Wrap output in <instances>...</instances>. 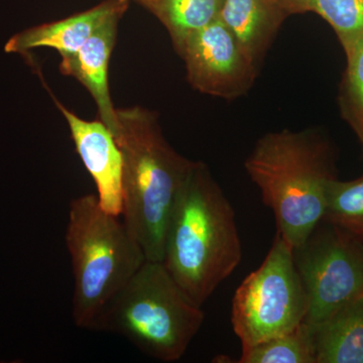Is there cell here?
I'll list each match as a JSON object with an SVG mask.
<instances>
[{"label": "cell", "mask_w": 363, "mask_h": 363, "mask_svg": "<svg viewBox=\"0 0 363 363\" xmlns=\"http://www.w3.org/2000/svg\"><path fill=\"white\" fill-rule=\"evenodd\" d=\"M241 259L233 205L206 164L193 162L169 219L162 264L202 307Z\"/></svg>", "instance_id": "obj_1"}, {"label": "cell", "mask_w": 363, "mask_h": 363, "mask_svg": "<svg viewBox=\"0 0 363 363\" xmlns=\"http://www.w3.org/2000/svg\"><path fill=\"white\" fill-rule=\"evenodd\" d=\"M114 136L123 161V221L150 262H162L167 230L193 161L162 135L145 107L116 109Z\"/></svg>", "instance_id": "obj_2"}, {"label": "cell", "mask_w": 363, "mask_h": 363, "mask_svg": "<svg viewBox=\"0 0 363 363\" xmlns=\"http://www.w3.org/2000/svg\"><path fill=\"white\" fill-rule=\"evenodd\" d=\"M334 157L331 143L317 131L281 130L260 138L245 160L277 233L293 250L323 220L327 186L336 178Z\"/></svg>", "instance_id": "obj_3"}, {"label": "cell", "mask_w": 363, "mask_h": 363, "mask_svg": "<svg viewBox=\"0 0 363 363\" xmlns=\"http://www.w3.org/2000/svg\"><path fill=\"white\" fill-rule=\"evenodd\" d=\"M65 242L74 278L72 318L78 328L94 330L147 259L124 222L105 211L96 195L72 200Z\"/></svg>", "instance_id": "obj_4"}, {"label": "cell", "mask_w": 363, "mask_h": 363, "mask_svg": "<svg viewBox=\"0 0 363 363\" xmlns=\"http://www.w3.org/2000/svg\"><path fill=\"white\" fill-rule=\"evenodd\" d=\"M201 306L161 262L145 260L98 320L94 331L118 334L150 357L180 360L204 323Z\"/></svg>", "instance_id": "obj_5"}, {"label": "cell", "mask_w": 363, "mask_h": 363, "mask_svg": "<svg viewBox=\"0 0 363 363\" xmlns=\"http://www.w3.org/2000/svg\"><path fill=\"white\" fill-rule=\"evenodd\" d=\"M307 297L294 250L278 233L266 259L234 293L231 324L241 346L255 345L305 322Z\"/></svg>", "instance_id": "obj_6"}, {"label": "cell", "mask_w": 363, "mask_h": 363, "mask_svg": "<svg viewBox=\"0 0 363 363\" xmlns=\"http://www.w3.org/2000/svg\"><path fill=\"white\" fill-rule=\"evenodd\" d=\"M294 262L307 297L306 323H321L363 295V241L330 222L294 250Z\"/></svg>", "instance_id": "obj_7"}, {"label": "cell", "mask_w": 363, "mask_h": 363, "mask_svg": "<svg viewBox=\"0 0 363 363\" xmlns=\"http://www.w3.org/2000/svg\"><path fill=\"white\" fill-rule=\"evenodd\" d=\"M177 52L185 62L189 82L204 94L234 99L250 89L257 76V67L220 18L190 35Z\"/></svg>", "instance_id": "obj_8"}, {"label": "cell", "mask_w": 363, "mask_h": 363, "mask_svg": "<svg viewBox=\"0 0 363 363\" xmlns=\"http://www.w3.org/2000/svg\"><path fill=\"white\" fill-rule=\"evenodd\" d=\"M55 104L66 119L79 157L94 181L100 206L108 213L121 217L123 161L116 138L100 119L85 121L58 100L55 99Z\"/></svg>", "instance_id": "obj_9"}, {"label": "cell", "mask_w": 363, "mask_h": 363, "mask_svg": "<svg viewBox=\"0 0 363 363\" xmlns=\"http://www.w3.org/2000/svg\"><path fill=\"white\" fill-rule=\"evenodd\" d=\"M124 14H116L93 33L77 52L61 56L60 71L79 81L90 93L96 104L100 121L116 136V108L108 85V67L118 23Z\"/></svg>", "instance_id": "obj_10"}, {"label": "cell", "mask_w": 363, "mask_h": 363, "mask_svg": "<svg viewBox=\"0 0 363 363\" xmlns=\"http://www.w3.org/2000/svg\"><path fill=\"white\" fill-rule=\"evenodd\" d=\"M128 6L130 0H104L82 13L16 33L7 40L4 50L23 55L38 48H51L60 56L74 54L105 21L116 14L125 13Z\"/></svg>", "instance_id": "obj_11"}, {"label": "cell", "mask_w": 363, "mask_h": 363, "mask_svg": "<svg viewBox=\"0 0 363 363\" xmlns=\"http://www.w3.org/2000/svg\"><path fill=\"white\" fill-rule=\"evenodd\" d=\"M219 18L257 68L283 20V13L266 0H224Z\"/></svg>", "instance_id": "obj_12"}, {"label": "cell", "mask_w": 363, "mask_h": 363, "mask_svg": "<svg viewBox=\"0 0 363 363\" xmlns=\"http://www.w3.org/2000/svg\"><path fill=\"white\" fill-rule=\"evenodd\" d=\"M312 327L316 363H363V295Z\"/></svg>", "instance_id": "obj_13"}, {"label": "cell", "mask_w": 363, "mask_h": 363, "mask_svg": "<svg viewBox=\"0 0 363 363\" xmlns=\"http://www.w3.org/2000/svg\"><path fill=\"white\" fill-rule=\"evenodd\" d=\"M224 0H157L149 7L166 26L176 50L190 35L218 20Z\"/></svg>", "instance_id": "obj_14"}, {"label": "cell", "mask_w": 363, "mask_h": 363, "mask_svg": "<svg viewBox=\"0 0 363 363\" xmlns=\"http://www.w3.org/2000/svg\"><path fill=\"white\" fill-rule=\"evenodd\" d=\"M240 363H316L314 331L303 322L293 330L242 347Z\"/></svg>", "instance_id": "obj_15"}, {"label": "cell", "mask_w": 363, "mask_h": 363, "mask_svg": "<svg viewBox=\"0 0 363 363\" xmlns=\"http://www.w3.org/2000/svg\"><path fill=\"white\" fill-rule=\"evenodd\" d=\"M323 220L363 241V175L352 181L329 182Z\"/></svg>", "instance_id": "obj_16"}, {"label": "cell", "mask_w": 363, "mask_h": 363, "mask_svg": "<svg viewBox=\"0 0 363 363\" xmlns=\"http://www.w3.org/2000/svg\"><path fill=\"white\" fill-rule=\"evenodd\" d=\"M347 66L339 93V106L346 123L363 145V35L344 49Z\"/></svg>", "instance_id": "obj_17"}, {"label": "cell", "mask_w": 363, "mask_h": 363, "mask_svg": "<svg viewBox=\"0 0 363 363\" xmlns=\"http://www.w3.org/2000/svg\"><path fill=\"white\" fill-rule=\"evenodd\" d=\"M311 11L332 26L343 50L363 35V0H311Z\"/></svg>", "instance_id": "obj_18"}, {"label": "cell", "mask_w": 363, "mask_h": 363, "mask_svg": "<svg viewBox=\"0 0 363 363\" xmlns=\"http://www.w3.org/2000/svg\"><path fill=\"white\" fill-rule=\"evenodd\" d=\"M276 4L284 13L311 11V0H276Z\"/></svg>", "instance_id": "obj_19"}, {"label": "cell", "mask_w": 363, "mask_h": 363, "mask_svg": "<svg viewBox=\"0 0 363 363\" xmlns=\"http://www.w3.org/2000/svg\"><path fill=\"white\" fill-rule=\"evenodd\" d=\"M138 4H142L143 6L147 7L149 9L150 6L155 4V2L157 1V0H135Z\"/></svg>", "instance_id": "obj_20"}, {"label": "cell", "mask_w": 363, "mask_h": 363, "mask_svg": "<svg viewBox=\"0 0 363 363\" xmlns=\"http://www.w3.org/2000/svg\"><path fill=\"white\" fill-rule=\"evenodd\" d=\"M266 1L267 2V4H271V6H272L278 7V6H277L276 0H266ZM278 9H279V7H278ZM279 11H281V9H279ZM281 13H283V11H281Z\"/></svg>", "instance_id": "obj_21"}, {"label": "cell", "mask_w": 363, "mask_h": 363, "mask_svg": "<svg viewBox=\"0 0 363 363\" xmlns=\"http://www.w3.org/2000/svg\"><path fill=\"white\" fill-rule=\"evenodd\" d=\"M362 147H363V145H362Z\"/></svg>", "instance_id": "obj_22"}]
</instances>
